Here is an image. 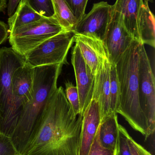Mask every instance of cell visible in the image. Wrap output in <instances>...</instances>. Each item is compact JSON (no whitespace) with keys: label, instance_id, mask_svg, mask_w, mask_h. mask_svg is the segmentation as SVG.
Instances as JSON below:
<instances>
[{"label":"cell","instance_id":"6da1fadb","mask_svg":"<svg viewBox=\"0 0 155 155\" xmlns=\"http://www.w3.org/2000/svg\"><path fill=\"white\" fill-rule=\"evenodd\" d=\"M82 121L83 116L75 114L63 87H57L22 155H79Z\"/></svg>","mask_w":155,"mask_h":155},{"label":"cell","instance_id":"7a4b0ae2","mask_svg":"<svg viewBox=\"0 0 155 155\" xmlns=\"http://www.w3.org/2000/svg\"><path fill=\"white\" fill-rule=\"evenodd\" d=\"M63 65L57 64L33 68L32 93L22 109L11 137L20 155H22L38 131L45 107L57 89Z\"/></svg>","mask_w":155,"mask_h":155},{"label":"cell","instance_id":"3957f363","mask_svg":"<svg viewBox=\"0 0 155 155\" xmlns=\"http://www.w3.org/2000/svg\"><path fill=\"white\" fill-rule=\"evenodd\" d=\"M141 42L134 40L116 65L120 86V105L117 114L131 127L147 139L153 134L139 102L138 68Z\"/></svg>","mask_w":155,"mask_h":155},{"label":"cell","instance_id":"277c9868","mask_svg":"<svg viewBox=\"0 0 155 155\" xmlns=\"http://www.w3.org/2000/svg\"><path fill=\"white\" fill-rule=\"evenodd\" d=\"M25 63L24 57L12 47L0 49V134L10 138L16 127L12 109V78Z\"/></svg>","mask_w":155,"mask_h":155},{"label":"cell","instance_id":"5b68a950","mask_svg":"<svg viewBox=\"0 0 155 155\" xmlns=\"http://www.w3.org/2000/svg\"><path fill=\"white\" fill-rule=\"evenodd\" d=\"M65 30L53 17H42L38 21L18 27L9 34L12 49L24 57L35 47Z\"/></svg>","mask_w":155,"mask_h":155},{"label":"cell","instance_id":"8992f818","mask_svg":"<svg viewBox=\"0 0 155 155\" xmlns=\"http://www.w3.org/2000/svg\"><path fill=\"white\" fill-rule=\"evenodd\" d=\"M75 34L72 31H64L49 38L24 57L25 63L32 68L66 64L68 52L74 42Z\"/></svg>","mask_w":155,"mask_h":155},{"label":"cell","instance_id":"52a82bcc","mask_svg":"<svg viewBox=\"0 0 155 155\" xmlns=\"http://www.w3.org/2000/svg\"><path fill=\"white\" fill-rule=\"evenodd\" d=\"M138 89L140 106L147 118L151 131L155 130V77L144 45L139 48Z\"/></svg>","mask_w":155,"mask_h":155},{"label":"cell","instance_id":"ba28073f","mask_svg":"<svg viewBox=\"0 0 155 155\" xmlns=\"http://www.w3.org/2000/svg\"><path fill=\"white\" fill-rule=\"evenodd\" d=\"M134 40L125 26L123 15L113 9L103 41L111 64H116Z\"/></svg>","mask_w":155,"mask_h":155},{"label":"cell","instance_id":"9c48e42d","mask_svg":"<svg viewBox=\"0 0 155 155\" xmlns=\"http://www.w3.org/2000/svg\"><path fill=\"white\" fill-rule=\"evenodd\" d=\"M113 12V5L105 2L95 3L90 12L77 23L75 34L93 36L103 41Z\"/></svg>","mask_w":155,"mask_h":155},{"label":"cell","instance_id":"30bf717a","mask_svg":"<svg viewBox=\"0 0 155 155\" xmlns=\"http://www.w3.org/2000/svg\"><path fill=\"white\" fill-rule=\"evenodd\" d=\"M71 60L79 94L80 115L83 116L93 99L95 75L85 61L76 44L73 48Z\"/></svg>","mask_w":155,"mask_h":155},{"label":"cell","instance_id":"8fae6325","mask_svg":"<svg viewBox=\"0 0 155 155\" xmlns=\"http://www.w3.org/2000/svg\"><path fill=\"white\" fill-rule=\"evenodd\" d=\"M33 83V68L25 63L15 71L12 78V109L16 126L23 107L32 95Z\"/></svg>","mask_w":155,"mask_h":155},{"label":"cell","instance_id":"7c38bea8","mask_svg":"<svg viewBox=\"0 0 155 155\" xmlns=\"http://www.w3.org/2000/svg\"><path fill=\"white\" fill-rule=\"evenodd\" d=\"M111 62L106 51L100 58L99 65L95 73L93 99L98 102L101 119L110 113V71Z\"/></svg>","mask_w":155,"mask_h":155},{"label":"cell","instance_id":"4fadbf2b","mask_svg":"<svg viewBox=\"0 0 155 155\" xmlns=\"http://www.w3.org/2000/svg\"><path fill=\"white\" fill-rule=\"evenodd\" d=\"M101 122L99 104L93 99L83 115L79 155H87Z\"/></svg>","mask_w":155,"mask_h":155},{"label":"cell","instance_id":"5bb4252c","mask_svg":"<svg viewBox=\"0 0 155 155\" xmlns=\"http://www.w3.org/2000/svg\"><path fill=\"white\" fill-rule=\"evenodd\" d=\"M74 42L79 47L85 61L95 74L100 58L106 51L103 41L93 36L75 34Z\"/></svg>","mask_w":155,"mask_h":155},{"label":"cell","instance_id":"9a60e30c","mask_svg":"<svg viewBox=\"0 0 155 155\" xmlns=\"http://www.w3.org/2000/svg\"><path fill=\"white\" fill-rule=\"evenodd\" d=\"M144 0H116L113 5L114 11L123 16L125 26L135 40L141 41L138 17L140 8Z\"/></svg>","mask_w":155,"mask_h":155},{"label":"cell","instance_id":"2e32d148","mask_svg":"<svg viewBox=\"0 0 155 155\" xmlns=\"http://www.w3.org/2000/svg\"><path fill=\"white\" fill-rule=\"evenodd\" d=\"M119 125L115 112H111L102 118L98 132L100 143L104 147L114 151L116 150Z\"/></svg>","mask_w":155,"mask_h":155},{"label":"cell","instance_id":"e0dca14e","mask_svg":"<svg viewBox=\"0 0 155 155\" xmlns=\"http://www.w3.org/2000/svg\"><path fill=\"white\" fill-rule=\"evenodd\" d=\"M155 16L149 8L148 2L143 1L138 17V28L142 43L154 48L155 46Z\"/></svg>","mask_w":155,"mask_h":155},{"label":"cell","instance_id":"ac0fdd59","mask_svg":"<svg viewBox=\"0 0 155 155\" xmlns=\"http://www.w3.org/2000/svg\"><path fill=\"white\" fill-rule=\"evenodd\" d=\"M42 17L31 7L28 0H21L14 13L8 19L9 34L18 27L38 21Z\"/></svg>","mask_w":155,"mask_h":155},{"label":"cell","instance_id":"d6986e66","mask_svg":"<svg viewBox=\"0 0 155 155\" xmlns=\"http://www.w3.org/2000/svg\"><path fill=\"white\" fill-rule=\"evenodd\" d=\"M54 17L67 31H72L78 23L68 5L64 0H52Z\"/></svg>","mask_w":155,"mask_h":155},{"label":"cell","instance_id":"ffe728a7","mask_svg":"<svg viewBox=\"0 0 155 155\" xmlns=\"http://www.w3.org/2000/svg\"><path fill=\"white\" fill-rule=\"evenodd\" d=\"M110 71V113L117 114L120 105V86L116 72V65L111 63Z\"/></svg>","mask_w":155,"mask_h":155},{"label":"cell","instance_id":"44dd1931","mask_svg":"<svg viewBox=\"0 0 155 155\" xmlns=\"http://www.w3.org/2000/svg\"><path fill=\"white\" fill-rule=\"evenodd\" d=\"M65 94L69 104L71 105L76 114L80 115V101L78 90L76 86L74 85L72 82L67 81L65 83Z\"/></svg>","mask_w":155,"mask_h":155},{"label":"cell","instance_id":"7402d4cb","mask_svg":"<svg viewBox=\"0 0 155 155\" xmlns=\"http://www.w3.org/2000/svg\"><path fill=\"white\" fill-rule=\"evenodd\" d=\"M29 5L42 16L52 17L54 15L52 0H28Z\"/></svg>","mask_w":155,"mask_h":155},{"label":"cell","instance_id":"603a6c76","mask_svg":"<svg viewBox=\"0 0 155 155\" xmlns=\"http://www.w3.org/2000/svg\"><path fill=\"white\" fill-rule=\"evenodd\" d=\"M128 134L126 129L119 125V136L116 155H132L128 143Z\"/></svg>","mask_w":155,"mask_h":155},{"label":"cell","instance_id":"cb8c5ba5","mask_svg":"<svg viewBox=\"0 0 155 155\" xmlns=\"http://www.w3.org/2000/svg\"><path fill=\"white\" fill-rule=\"evenodd\" d=\"M68 5L78 21L85 15L88 0H64Z\"/></svg>","mask_w":155,"mask_h":155},{"label":"cell","instance_id":"d4e9b609","mask_svg":"<svg viewBox=\"0 0 155 155\" xmlns=\"http://www.w3.org/2000/svg\"><path fill=\"white\" fill-rule=\"evenodd\" d=\"M116 150H112L104 147L100 143L98 129L87 155H116Z\"/></svg>","mask_w":155,"mask_h":155},{"label":"cell","instance_id":"484cf974","mask_svg":"<svg viewBox=\"0 0 155 155\" xmlns=\"http://www.w3.org/2000/svg\"><path fill=\"white\" fill-rule=\"evenodd\" d=\"M0 155H20L10 137L0 134Z\"/></svg>","mask_w":155,"mask_h":155},{"label":"cell","instance_id":"4316f807","mask_svg":"<svg viewBox=\"0 0 155 155\" xmlns=\"http://www.w3.org/2000/svg\"><path fill=\"white\" fill-rule=\"evenodd\" d=\"M128 143L132 155H153L149 151L135 141L130 135L128 136Z\"/></svg>","mask_w":155,"mask_h":155},{"label":"cell","instance_id":"83f0119b","mask_svg":"<svg viewBox=\"0 0 155 155\" xmlns=\"http://www.w3.org/2000/svg\"><path fill=\"white\" fill-rule=\"evenodd\" d=\"M9 34L8 25L0 21V45L7 40Z\"/></svg>","mask_w":155,"mask_h":155},{"label":"cell","instance_id":"f1b7e54d","mask_svg":"<svg viewBox=\"0 0 155 155\" xmlns=\"http://www.w3.org/2000/svg\"><path fill=\"white\" fill-rule=\"evenodd\" d=\"M21 0H9L7 7V15L9 17L12 16L16 10Z\"/></svg>","mask_w":155,"mask_h":155},{"label":"cell","instance_id":"f546056e","mask_svg":"<svg viewBox=\"0 0 155 155\" xmlns=\"http://www.w3.org/2000/svg\"><path fill=\"white\" fill-rule=\"evenodd\" d=\"M6 6V0H0V12H3Z\"/></svg>","mask_w":155,"mask_h":155}]
</instances>
